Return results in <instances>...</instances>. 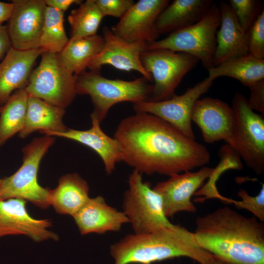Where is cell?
I'll return each instance as SVG.
<instances>
[{
	"instance_id": "obj_1",
	"label": "cell",
	"mask_w": 264,
	"mask_h": 264,
	"mask_svg": "<svg viewBox=\"0 0 264 264\" xmlns=\"http://www.w3.org/2000/svg\"><path fill=\"white\" fill-rule=\"evenodd\" d=\"M122 161L140 173L168 176L208 164L205 146L153 114L141 112L122 119L114 135Z\"/></svg>"
},
{
	"instance_id": "obj_2",
	"label": "cell",
	"mask_w": 264,
	"mask_h": 264,
	"mask_svg": "<svg viewBox=\"0 0 264 264\" xmlns=\"http://www.w3.org/2000/svg\"><path fill=\"white\" fill-rule=\"evenodd\" d=\"M197 244L226 264H264V223L229 207L196 220Z\"/></svg>"
},
{
	"instance_id": "obj_3",
	"label": "cell",
	"mask_w": 264,
	"mask_h": 264,
	"mask_svg": "<svg viewBox=\"0 0 264 264\" xmlns=\"http://www.w3.org/2000/svg\"><path fill=\"white\" fill-rule=\"evenodd\" d=\"M114 264H152L180 257L209 264L214 256L197 244L194 232L179 225L144 234H129L111 245Z\"/></svg>"
},
{
	"instance_id": "obj_4",
	"label": "cell",
	"mask_w": 264,
	"mask_h": 264,
	"mask_svg": "<svg viewBox=\"0 0 264 264\" xmlns=\"http://www.w3.org/2000/svg\"><path fill=\"white\" fill-rule=\"evenodd\" d=\"M144 77L131 81L110 79L103 77L100 71H85L77 76V95H88L93 106L91 119L99 123L106 117L110 109L122 102L133 104L149 100L153 84Z\"/></svg>"
},
{
	"instance_id": "obj_5",
	"label": "cell",
	"mask_w": 264,
	"mask_h": 264,
	"mask_svg": "<svg viewBox=\"0 0 264 264\" xmlns=\"http://www.w3.org/2000/svg\"><path fill=\"white\" fill-rule=\"evenodd\" d=\"M54 142V138L45 135L34 138L23 148L21 166L13 175L1 179L0 200L23 199L42 209L50 206V189L39 184L38 173L43 157Z\"/></svg>"
},
{
	"instance_id": "obj_6",
	"label": "cell",
	"mask_w": 264,
	"mask_h": 264,
	"mask_svg": "<svg viewBox=\"0 0 264 264\" xmlns=\"http://www.w3.org/2000/svg\"><path fill=\"white\" fill-rule=\"evenodd\" d=\"M220 23L219 6L213 2L203 17L187 27L148 45V50L167 49L197 58L207 70L214 66L216 34Z\"/></svg>"
},
{
	"instance_id": "obj_7",
	"label": "cell",
	"mask_w": 264,
	"mask_h": 264,
	"mask_svg": "<svg viewBox=\"0 0 264 264\" xmlns=\"http://www.w3.org/2000/svg\"><path fill=\"white\" fill-rule=\"evenodd\" d=\"M234 124L228 145L256 174L264 173V118L249 106L247 99L236 92L232 99Z\"/></svg>"
},
{
	"instance_id": "obj_8",
	"label": "cell",
	"mask_w": 264,
	"mask_h": 264,
	"mask_svg": "<svg viewBox=\"0 0 264 264\" xmlns=\"http://www.w3.org/2000/svg\"><path fill=\"white\" fill-rule=\"evenodd\" d=\"M128 184L129 188L124 194L123 212L135 234L175 225L164 214L161 196L149 182L143 181L141 173L134 169L129 176Z\"/></svg>"
},
{
	"instance_id": "obj_9",
	"label": "cell",
	"mask_w": 264,
	"mask_h": 264,
	"mask_svg": "<svg viewBox=\"0 0 264 264\" xmlns=\"http://www.w3.org/2000/svg\"><path fill=\"white\" fill-rule=\"evenodd\" d=\"M38 66L32 71L24 89L31 96L65 109L76 96L77 76L61 62L58 54L44 52Z\"/></svg>"
},
{
	"instance_id": "obj_10",
	"label": "cell",
	"mask_w": 264,
	"mask_h": 264,
	"mask_svg": "<svg viewBox=\"0 0 264 264\" xmlns=\"http://www.w3.org/2000/svg\"><path fill=\"white\" fill-rule=\"evenodd\" d=\"M140 60L154 81L148 101L151 102L164 101L175 96L182 79L199 62L190 54L167 49L147 50L142 53Z\"/></svg>"
},
{
	"instance_id": "obj_11",
	"label": "cell",
	"mask_w": 264,
	"mask_h": 264,
	"mask_svg": "<svg viewBox=\"0 0 264 264\" xmlns=\"http://www.w3.org/2000/svg\"><path fill=\"white\" fill-rule=\"evenodd\" d=\"M214 80L209 76L190 88L182 94L164 101H144L133 105L135 112L153 114L169 123L187 136L195 140L191 115L196 102L205 93Z\"/></svg>"
},
{
	"instance_id": "obj_12",
	"label": "cell",
	"mask_w": 264,
	"mask_h": 264,
	"mask_svg": "<svg viewBox=\"0 0 264 264\" xmlns=\"http://www.w3.org/2000/svg\"><path fill=\"white\" fill-rule=\"evenodd\" d=\"M213 170L204 166L197 172L188 171L173 175L167 180L157 183L153 189L162 198L165 216L168 218L180 212H196L197 209L191 200L192 197Z\"/></svg>"
},
{
	"instance_id": "obj_13",
	"label": "cell",
	"mask_w": 264,
	"mask_h": 264,
	"mask_svg": "<svg viewBox=\"0 0 264 264\" xmlns=\"http://www.w3.org/2000/svg\"><path fill=\"white\" fill-rule=\"evenodd\" d=\"M6 25L12 47L20 50L38 48L46 4L45 0H13Z\"/></svg>"
},
{
	"instance_id": "obj_14",
	"label": "cell",
	"mask_w": 264,
	"mask_h": 264,
	"mask_svg": "<svg viewBox=\"0 0 264 264\" xmlns=\"http://www.w3.org/2000/svg\"><path fill=\"white\" fill-rule=\"evenodd\" d=\"M170 2L169 0H139L110 29L115 35L127 42L150 44L158 38L155 32V22Z\"/></svg>"
},
{
	"instance_id": "obj_15",
	"label": "cell",
	"mask_w": 264,
	"mask_h": 264,
	"mask_svg": "<svg viewBox=\"0 0 264 264\" xmlns=\"http://www.w3.org/2000/svg\"><path fill=\"white\" fill-rule=\"evenodd\" d=\"M104 47L89 64V70L101 71L102 66L110 65L124 71L134 70L150 82L152 77L143 67L140 60L142 53L148 50V44L144 42H127L115 35L107 26L103 29Z\"/></svg>"
},
{
	"instance_id": "obj_16",
	"label": "cell",
	"mask_w": 264,
	"mask_h": 264,
	"mask_svg": "<svg viewBox=\"0 0 264 264\" xmlns=\"http://www.w3.org/2000/svg\"><path fill=\"white\" fill-rule=\"evenodd\" d=\"M26 202L14 198L0 200V238L23 235L36 242L58 241V235L48 229L52 226L51 220L32 218L26 209Z\"/></svg>"
},
{
	"instance_id": "obj_17",
	"label": "cell",
	"mask_w": 264,
	"mask_h": 264,
	"mask_svg": "<svg viewBox=\"0 0 264 264\" xmlns=\"http://www.w3.org/2000/svg\"><path fill=\"white\" fill-rule=\"evenodd\" d=\"M191 121L200 129L208 143L223 140L229 143L234 124L232 107L223 101L211 97L198 99L193 107Z\"/></svg>"
},
{
	"instance_id": "obj_18",
	"label": "cell",
	"mask_w": 264,
	"mask_h": 264,
	"mask_svg": "<svg viewBox=\"0 0 264 264\" xmlns=\"http://www.w3.org/2000/svg\"><path fill=\"white\" fill-rule=\"evenodd\" d=\"M45 52L38 48L20 50L12 47L0 63V106L17 90L26 87L37 59Z\"/></svg>"
},
{
	"instance_id": "obj_19",
	"label": "cell",
	"mask_w": 264,
	"mask_h": 264,
	"mask_svg": "<svg viewBox=\"0 0 264 264\" xmlns=\"http://www.w3.org/2000/svg\"><path fill=\"white\" fill-rule=\"evenodd\" d=\"M73 218L82 235L117 232L129 223L123 212L110 206L101 196L90 198Z\"/></svg>"
},
{
	"instance_id": "obj_20",
	"label": "cell",
	"mask_w": 264,
	"mask_h": 264,
	"mask_svg": "<svg viewBox=\"0 0 264 264\" xmlns=\"http://www.w3.org/2000/svg\"><path fill=\"white\" fill-rule=\"evenodd\" d=\"M220 23L216 34L214 66L248 54V32L241 27L228 3L219 6Z\"/></svg>"
},
{
	"instance_id": "obj_21",
	"label": "cell",
	"mask_w": 264,
	"mask_h": 264,
	"mask_svg": "<svg viewBox=\"0 0 264 264\" xmlns=\"http://www.w3.org/2000/svg\"><path fill=\"white\" fill-rule=\"evenodd\" d=\"M91 127L87 130L67 128L63 132L49 133L48 136H56L78 142L95 152L101 158L108 175L114 171L116 163L122 161L119 144L114 138L106 134L100 127V123L91 119Z\"/></svg>"
},
{
	"instance_id": "obj_22",
	"label": "cell",
	"mask_w": 264,
	"mask_h": 264,
	"mask_svg": "<svg viewBox=\"0 0 264 264\" xmlns=\"http://www.w3.org/2000/svg\"><path fill=\"white\" fill-rule=\"evenodd\" d=\"M212 0H174L158 17L155 24L157 36L171 33L198 22L208 10Z\"/></svg>"
},
{
	"instance_id": "obj_23",
	"label": "cell",
	"mask_w": 264,
	"mask_h": 264,
	"mask_svg": "<svg viewBox=\"0 0 264 264\" xmlns=\"http://www.w3.org/2000/svg\"><path fill=\"white\" fill-rule=\"evenodd\" d=\"M87 182L78 174L62 176L58 186L50 190L49 201L56 212L73 217L90 198Z\"/></svg>"
},
{
	"instance_id": "obj_24",
	"label": "cell",
	"mask_w": 264,
	"mask_h": 264,
	"mask_svg": "<svg viewBox=\"0 0 264 264\" xmlns=\"http://www.w3.org/2000/svg\"><path fill=\"white\" fill-rule=\"evenodd\" d=\"M65 109L29 95L24 126L19 136L24 138L39 130L42 133L60 132L67 128L63 122Z\"/></svg>"
},
{
	"instance_id": "obj_25",
	"label": "cell",
	"mask_w": 264,
	"mask_h": 264,
	"mask_svg": "<svg viewBox=\"0 0 264 264\" xmlns=\"http://www.w3.org/2000/svg\"><path fill=\"white\" fill-rule=\"evenodd\" d=\"M102 36L69 39L67 45L58 53L63 66L70 72L78 76L86 71L92 60L102 50L104 45Z\"/></svg>"
},
{
	"instance_id": "obj_26",
	"label": "cell",
	"mask_w": 264,
	"mask_h": 264,
	"mask_svg": "<svg viewBox=\"0 0 264 264\" xmlns=\"http://www.w3.org/2000/svg\"><path fill=\"white\" fill-rule=\"evenodd\" d=\"M213 80L220 77L237 79L249 87L264 79V59L247 54L228 60L207 70Z\"/></svg>"
},
{
	"instance_id": "obj_27",
	"label": "cell",
	"mask_w": 264,
	"mask_h": 264,
	"mask_svg": "<svg viewBox=\"0 0 264 264\" xmlns=\"http://www.w3.org/2000/svg\"><path fill=\"white\" fill-rule=\"evenodd\" d=\"M29 95L24 88L14 91L0 111V147L23 129Z\"/></svg>"
},
{
	"instance_id": "obj_28",
	"label": "cell",
	"mask_w": 264,
	"mask_h": 264,
	"mask_svg": "<svg viewBox=\"0 0 264 264\" xmlns=\"http://www.w3.org/2000/svg\"><path fill=\"white\" fill-rule=\"evenodd\" d=\"M64 13L46 6L38 48L45 52L58 54L67 45L69 39L64 28Z\"/></svg>"
},
{
	"instance_id": "obj_29",
	"label": "cell",
	"mask_w": 264,
	"mask_h": 264,
	"mask_svg": "<svg viewBox=\"0 0 264 264\" xmlns=\"http://www.w3.org/2000/svg\"><path fill=\"white\" fill-rule=\"evenodd\" d=\"M79 5L71 11L67 17L71 28L70 39L96 35L104 17L94 0H87Z\"/></svg>"
},
{
	"instance_id": "obj_30",
	"label": "cell",
	"mask_w": 264,
	"mask_h": 264,
	"mask_svg": "<svg viewBox=\"0 0 264 264\" xmlns=\"http://www.w3.org/2000/svg\"><path fill=\"white\" fill-rule=\"evenodd\" d=\"M228 3L240 25L247 32L264 10L262 3L256 0H229Z\"/></svg>"
},
{
	"instance_id": "obj_31",
	"label": "cell",
	"mask_w": 264,
	"mask_h": 264,
	"mask_svg": "<svg viewBox=\"0 0 264 264\" xmlns=\"http://www.w3.org/2000/svg\"><path fill=\"white\" fill-rule=\"evenodd\" d=\"M238 196L241 200L233 199L231 203L238 209L250 212L259 220L264 222V184H262L259 193L255 196L249 195L243 189L238 191Z\"/></svg>"
},
{
	"instance_id": "obj_32",
	"label": "cell",
	"mask_w": 264,
	"mask_h": 264,
	"mask_svg": "<svg viewBox=\"0 0 264 264\" xmlns=\"http://www.w3.org/2000/svg\"><path fill=\"white\" fill-rule=\"evenodd\" d=\"M248 34V54L264 59V10L258 17Z\"/></svg>"
},
{
	"instance_id": "obj_33",
	"label": "cell",
	"mask_w": 264,
	"mask_h": 264,
	"mask_svg": "<svg viewBox=\"0 0 264 264\" xmlns=\"http://www.w3.org/2000/svg\"><path fill=\"white\" fill-rule=\"evenodd\" d=\"M104 17L120 19L133 4V0H94Z\"/></svg>"
},
{
	"instance_id": "obj_34",
	"label": "cell",
	"mask_w": 264,
	"mask_h": 264,
	"mask_svg": "<svg viewBox=\"0 0 264 264\" xmlns=\"http://www.w3.org/2000/svg\"><path fill=\"white\" fill-rule=\"evenodd\" d=\"M250 96L247 99L249 107L264 115V79L248 87Z\"/></svg>"
},
{
	"instance_id": "obj_35",
	"label": "cell",
	"mask_w": 264,
	"mask_h": 264,
	"mask_svg": "<svg viewBox=\"0 0 264 264\" xmlns=\"http://www.w3.org/2000/svg\"><path fill=\"white\" fill-rule=\"evenodd\" d=\"M11 47L6 25L0 23V60L4 58Z\"/></svg>"
},
{
	"instance_id": "obj_36",
	"label": "cell",
	"mask_w": 264,
	"mask_h": 264,
	"mask_svg": "<svg viewBox=\"0 0 264 264\" xmlns=\"http://www.w3.org/2000/svg\"><path fill=\"white\" fill-rule=\"evenodd\" d=\"M80 0H45L46 6L64 12L73 4H80Z\"/></svg>"
},
{
	"instance_id": "obj_37",
	"label": "cell",
	"mask_w": 264,
	"mask_h": 264,
	"mask_svg": "<svg viewBox=\"0 0 264 264\" xmlns=\"http://www.w3.org/2000/svg\"><path fill=\"white\" fill-rule=\"evenodd\" d=\"M14 5L12 2H5L0 1V23L5 21H8L9 19L13 10Z\"/></svg>"
},
{
	"instance_id": "obj_38",
	"label": "cell",
	"mask_w": 264,
	"mask_h": 264,
	"mask_svg": "<svg viewBox=\"0 0 264 264\" xmlns=\"http://www.w3.org/2000/svg\"><path fill=\"white\" fill-rule=\"evenodd\" d=\"M209 264H226L223 262L221 261L220 260L217 258L215 256L213 258V259L211 260L210 263Z\"/></svg>"
},
{
	"instance_id": "obj_39",
	"label": "cell",
	"mask_w": 264,
	"mask_h": 264,
	"mask_svg": "<svg viewBox=\"0 0 264 264\" xmlns=\"http://www.w3.org/2000/svg\"><path fill=\"white\" fill-rule=\"evenodd\" d=\"M1 109V106H0V111Z\"/></svg>"
},
{
	"instance_id": "obj_40",
	"label": "cell",
	"mask_w": 264,
	"mask_h": 264,
	"mask_svg": "<svg viewBox=\"0 0 264 264\" xmlns=\"http://www.w3.org/2000/svg\"><path fill=\"white\" fill-rule=\"evenodd\" d=\"M0 182H1V179L0 178Z\"/></svg>"
}]
</instances>
